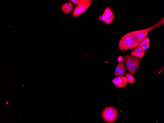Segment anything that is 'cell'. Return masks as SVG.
I'll use <instances>...</instances> for the list:
<instances>
[{"mask_svg": "<svg viewBox=\"0 0 164 123\" xmlns=\"http://www.w3.org/2000/svg\"><path fill=\"white\" fill-rule=\"evenodd\" d=\"M138 46L131 37L129 33L125 34L120 40L119 47L122 51H127Z\"/></svg>", "mask_w": 164, "mask_h": 123, "instance_id": "cell-1", "label": "cell"}, {"mask_svg": "<svg viewBox=\"0 0 164 123\" xmlns=\"http://www.w3.org/2000/svg\"><path fill=\"white\" fill-rule=\"evenodd\" d=\"M112 81L113 84L119 87L125 88L126 87L128 80L125 77H118L113 79Z\"/></svg>", "mask_w": 164, "mask_h": 123, "instance_id": "cell-2", "label": "cell"}, {"mask_svg": "<svg viewBox=\"0 0 164 123\" xmlns=\"http://www.w3.org/2000/svg\"><path fill=\"white\" fill-rule=\"evenodd\" d=\"M102 118L106 123H112L115 122L117 119L118 112L111 114H107L102 113Z\"/></svg>", "mask_w": 164, "mask_h": 123, "instance_id": "cell-3", "label": "cell"}, {"mask_svg": "<svg viewBox=\"0 0 164 123\" xmlns=\"http://www.w3.org/2000/svg\"><path fill=\"white\" fill-rule=\"evenodd\" d=\"M103 14L105 16L104 22L107 24L111 23L113 21V16L111 9L109 7L106 8Z\"/></svg>", "mask_w": 164, "mask_h": 123, "instance_id": "cell-4", "label": "cell"}, {"mask_svg": "<svg viewBox=\"0 0 164 123\" xmlns=\"http://www.w3.org/2000/svg\"><path fill=\"white\" fill-rule=\"evenodd\" d=\"M124 58L126 67L127 69L134 64L138 58L132 55L124 54Z\"/></svg>", "mask_w": 164, "mask_h": 123, "instance_id": "cell-5", "label": "cell"}, {"mask_svg": "<svg viewBox=\"0 0 164 123\" xmlns=\"http://www.w3.org/2000/svg\"><path fill=\"white\" fill-rule=\"evenodd\" d=\"M91 0H80L78 3V6L82 10V13L85 12L91 5Z\"/></svg>", "mask_w": 164, "mask_h": 123, "instance_id": "cell-6", "label": "cell"}, {"mask_svg": "<svg viewBox=\"0 0 164 123\" xmlns=\"http://www.w3.org/2000/svg\"><path fill=\"white\" fill-rule=\"evenodd\" d=\"M73 8V5L72 3L67 2L62 5L61 8L63 13L66 14H69L72 12Z\"/></svg>", "mask_w": 164, "mask_h": 123, "instance_id": "cell-7", "label": "cell"}, {"mask_svg": "<svg viewBox=\"0 0 164 123\" xmlns=\"http://www.w3.org/2000/svg\"><path fill=\"white\" fill-rule=\"evenodd\" d=\"M141 61V59H138L136 62L127 70L132 75H134L138 68L140 65Z\"/></svg>", "mask_w": 164, "mask_h": 123, "instance_id": "cell-8", "label": "cell"}, {"mask_svg": "<svg viewBox=\"0 0 164 123\" xmlns=\"http://www.w3.org/2000/svg\"><path fill=\"white\" fill-rule=\"evenodd\" d=\"M117 112V110L115 108L112 106H108L105 108L102 112V113L107 114H111Z\"/></svg>", "mask_w": 164, "mask_h": 123, "instance_id": "cell-9", "label": "cell"}, {"mask_svg": "<svg viewBox=\"0 0 164 123\" xmlns=\"http://www.w3.org/2000/svg\"><path fill=\"white\" fill-rule=\"evenodd\" d=\"M83 14L81 9L78 5L76 7L73 13V16L75 18Z\"/></svg>", "mask_w": 164, "mask_h": 123, "instance_id": "cell-10", "label": "cell"}, {"mask_svg": "<svg viewBox=\"0 0 164 123\" xmlns=\"http://www.w3.org/2000/svg\"><path fill=\"white\" fill-rule=\"evenodd\" d=\"M145 54V51L140 53L137 52L133 51L132 52L130 55L136 58L141 59L144 56Z\"/></svg>", "mask_w": 164, "mask_h": 123, "instance_id": "cell-11", "label": "cell"}, {"mask_svg": "<svg viewBox=\"0 0 164 123\" xmlns=\"http://www.w3.org/2000/svg\"><path fill=\"white\" fill-rule=\"evenodd\" d=\"M125 77L127 78L128 82L129 83L132 84L134 83L135 82V79L130 73H127L126 74Z\"/></svg>", "mask_w": 164, "mask_h": 123, "instance_id": "cell-12", "label": "cell"}, {"mask_svg": "<svg viewBox=\"0 0 164 123\" xmlns=\"http://www.w3.org/2000/svg\"><path fill=\"white\" fill-rule=\"evenodd\" d=\"M125 67L123 63L122 62L119 63L116 66L115 70V75L117 74Z\"/></svg>", "mask_w": 164, "mask_h": 123, "instance_id": "cell-13", "label": "cell"}, {"mask_svg": "<svg viewBox=\"0 0 164 123\" xmlns=\"http://www.w3.org/2000/svg\"><path fill=\"white\" fill-rule=\"evenodd\" d=\"M125 67H124L121 70H120L117 74L115 76L117 77L122 76H124L125 75Z\"/></svg>", "mask_w": 164, "mask_h": 123, "instance_id": "cell-14", "label": "cell"}, {"mask_svg": "<svg viewBox=\"0 0 164 123\" xmlns=\"http://www.w3.org/2000/svg\"><path fill=\"white\" fill-rule=\"evenodd\" d=\"M150 39L148 38H145L141 43L139 46L141 47L142 46L149 43Z\"/></svg>", "mask_w": 164, "mask_h": 123, "instance_id": "cell-15", "label": "cell"}, {"mask_svg": "<svg viewBox=\"0 0 164 123\" xmlns=\"http://www.w3.org/2000/svg\"><path fill=\"white\" fill-rule=\"evenodd\" d=\"M144 51H145L143 50L141 47L138 46L135 48L133 51L137 52L140 53Z\"/></svg>", "mask_w": 164, "mask_h": 123, "instance_id": "cell-16", "label": "cell"}, {"mask_svg": "<svg viewBox=\"0 0 164 123\" xmlns=\"http://www.w3.org/2000/svg\"><path fill=\"white\" fill-rule=\"evenodd\" d=\"M149 47V43L146 44V45H144L141 47L143 49V50L145 51L146 50H147V49H148Z\"/></svg>", "mask_w": 164, "mask_h": 123, "instance_id": "cell-17", "label": "cell"}, {"mask_svg": "<svg viewBox=\"0 0 164 123\" xmlns=\"http://www.w3.org/2000/svg\"><path fill=\"white\" fill-rule=\"evenodd\" d=\"M124 57L121 56H120L118 57L117 59L119 63H121L123 62L124 61L123 58Z\"/></svg>", "mask_w": 164, "mask_h": 123, "instance_id": "cell-18", "label": "cell"}, {"mask_svg": "<svg viewBox=\"0 0 164 123\" xmlns=\"http://www.w3.org/2000/svg\"><path fill=\"white\" fill-rule=\"evenodd\" d=\"M105 19V16L103 14L102 15H101L99 16V20L100 21H104Z\"/></svg>", "mask_w": 164, "mask_h": 123, "instance_id": "cell-19", "label": "cell"}, {"mask_svg": "<svg viewBox=\"0 0 164 123\" xmlns=\"http://www.w3.org/2000/svg\"><path fill=\"white\" fill-rule=\"evenodd\" d=\"M79 1V0H72L71 1L73 3H78Z\"/></svg>", "mask_w": 164, "mask_h": 123, "instance_id": "cell-20", "label": "cell"}, {"mask_svg": "<svg viewBox=\"0 0 164 123\" xmlns=\"http://www.w3.org/2000/svg\"><path fill=\"white\" fill-rule=\"evenodd\" d=\"M65 115L64 114H62L61 115V117L62 119H64L65 118Z\"/></svg>", "mask_w": 164, "mask_h": 123, "instance_id": "cell-21", "label": "cell"}]
</instances>
